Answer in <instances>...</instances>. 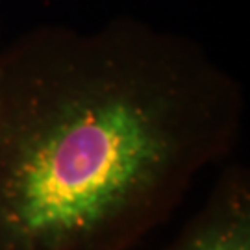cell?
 <instances>
[{
    "label": "cell",
    "mask_w": 250,
    "mask_h": 250,
    "mask_svg": "<svg viewBox=\"0 0 250 250\" xmlns=\"http://www.w3.org/2000/svg\"><path fill=\"white\" fill-rule=\"evenodd\" d=\"M241 83L195 39L119 17L0 48V250H132L226 158Z\"/></svg>",
    "instance_id": "1"
},
{
    "label": "cell",
    "mask_w": 250,
    "mask_h": 250,
    "mask_svg": "<svg viewBox=\"0 0 250 250\" xmlns=\"http://www.w3.org/2000/svg\"><path fill=\"white\" fill-rule=\"evenodd\" d=\"M0 9H2V0H0Z\"/></svg>",
    "instance_id": "3"
},
{
    "label": "cell",
    "mask_w": 250,
    "mask_h": 250,
    "mask_svg": "<svg viewBox=\"0 0 250 250\" xmlns=\"http://www.w3.org/2000/svg\"><path fill=\"white\" fill-rule=\"evenodd\" d=\"M165 250H250V172L233 163L221 172L202 208Z\"/></svg>",
    "instance_id": "2"
}]
</instances>
